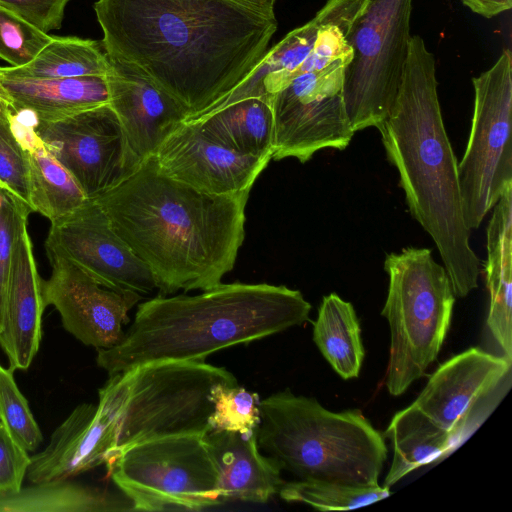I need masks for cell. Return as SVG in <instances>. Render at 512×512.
<instances>
[{"instance_id": "obj_3", "label": "cell", "mask_w": 512, "mask_h": 512, "mask_svg": "<svg viewBox=\"0 0 512 512\" xmlns=\"http://www.w3.org/2000/svg\"><path fill=\"white\" fill-rule=\"evenodd\" d=\"M437 86L433 54L419 35L411 36L395 101L377 129L410 214L433 239L455 296L463 298L478 287L481 261L464 222L458 161Z\"/></svg>"}, {"instance_id": "obj_16", "label": "cell", "mask_w": 512, "mask_h": 512, "mask_svg": "<svg viewBox=\"0 0 512 512\" xmlns=\"http://www.w3.org/2000/svg\"><path fill=\"white\" fill-rule=\"evenodd\" d=\"M153 156L167 176L213 195L250 192L271 160L232 150L193 121L179 125Z\"/></svg>"}, {"instance_id": "obj_12", "label": "cell", "mask_w": 512, "mask_h": 512, "mask_svg": "<svg viewBox=\"0 0 512 512\" xmlns=\"http://www.w3.org/2000/svg\"><path fill=\"white\" fill-rule=\"evenodd\" d=\"M34 131L88 199L118 186L141 164L109 104L58 119L36 118Z\"/></svg>"}, {"instance_id": "obj_33", "label": "cell", "mask_w": 512, "mask_h": 512, "mask_svg": "<svg viewBox=\"0 0 512 512\" xmlns=\"http://www.w3.org/2000/svg\"><path fill=\"white\" fill-rule=\"evenodd\" d=\"M52 36L0 5V58L11 67L31 62Z\"/></svg>"}, {"instance_id": "obj_17", "label": "cell", "mask_w": 512, "mask_h": 512, "mask_svg": "<svg viewBox=\"0 0 512 512\" xmlns=\"http://www.w3.org/2000/svg\"><path fill=\"white\" fill-rule=\"evenodd\" d=\"M109 105L140 163L153 156L189 113L172 96L133 68L109 59Z\"/></svg>"}, {"instance_id": "obj_37", "label": "cell", "mask_w": 512, "mask_h": 512, "mask_svg": "<svg viewBox=\"0 0 512 512\" xmlns=\"http://www.w3.org/2000/svg\"><path fill=\"white\" fill-rule=\"evenodd\" d=\"M31 457L8 433L0 421V494L22 488Z\"/></svg>"}, {"instance_id": "obj_29", "label": "cell", "mask_w": 512, "mask_h": 512, "mask_svg": "<svg viewBox=\"0 0 512 512\" xmlns=\"http://www.w3.org/2000/svg\"><path fill=\"white\" fill-rule=\"evenodd\" d=\"M102 44L76 36H52L28 64L3 67L8 73L31 78L106 76L110 67Z\"/></svg>"}, {"instance_id": "obj_21", "label": "cell", "mask_w": 512, "mask_h": 512, "mask_svg": "<svg viewBox=\"0 0 512 512\" xmlns=\"http://www.w3.org/2000/svg\"><path fill=\"white\" fill-rule=\"evenodd\" d=\"M219 476L221 502L267 503L285 483L278 462L260 452L256 433L209 431L204 435Z\"/></svg>"}, {"instance_id": "obj_31", "label": "cell", "mask_w": 512, "mask_h": 512, "mask_svg": "<svg viewBox=\"0 0 512 512\" xmlns=\"http://www.w3.org/2000/svg\"><path fill=\"white\" fill-rule=\"evenodd\" d=\"M211 401L210 431H231L245 435L256 433L260 423V398L257 393L238 384H219L211 391Z\"/></svg>"}, {"instance_id": "obj_13", "label": "cell", "mask_w": 512, "mask_h": 512, "mask_svg": "<svg viewBox=\"0 0 512 512\" xmlns=\"http://www.w3.org/2000/svg\"><path fill=\"white\" fill-rule=\"evenodd\" d=\"M511 368L504 356L467 349L437 368L413 404L462 444L508 390Z\"/></svg>"}, {"instance_id": "obj_40", "label": "cell", "mask_w": 512, "mask_h": 512, "mask_svg": "<svg viewBox=\"0 0 512 512\" xmlns=\"http://www.w3.org/2000/svg\"><path fill=\"white\" fill-rule=\"evenodd\" d=\"M12 99L0 81V122H9L17 114Z\"/></svg>"}, {"instance_id": "obj_23", "label": "cell", "mask_w": 512, "mask_h": 512, "mask_svg": "<svg viewBox=\"0 0 512 512\" xmlns=\"http://www.w3.org/2000/svg\"><path fill=\"white\" fill-rule=\"evenodd\" d=\"M492 209L484 263L490 296L486 323L502 356L512 361V187Z\"/></svg>"}, {"instance_id": "obj_7", "label": "cell", "mask_w": 512, "mask_h": 512, "mask_svg": "<svg viewBox=\"0 0 512 512\" xmlns=\"http://www.w3.org/2000/svg\"><path fill=\"white\" fill-rule=\"evenodd\" d=\"M389 284L381 315L390 327L386 386L403 394L432 364L448 333L455 294L429 248L405 247L384 261Z\"/></svg>"}, {"instance_id": "obj_27", "label": "cell", "mask_w": 512, "mask_h": 512, "mask_svg": "<svg viewBox=\"0 0 512 512\" xmlns=\"http://www.w3.org/2000/svg\"><path fill=\"white\" fill-rule=\"evenodd\" d=\"M313 341L341 378L358 377L365 351L359 320L350 302L336 293L322 298L313 322Z\"/></svg>"}, {"instance_id": "obj_28", "label": "cell", "mask_w": 512, "mask_h": 512, "mask_svg": "<svg viewBox=\"0 0 512 512\" xmlns=\"http://www.w3.org/2000/svg\"><path fill=\"white\" fill-rule=\"evenodd\" d=\"M0 511L106 512L133 511L123 494L66 481L33 483L17 492L0 494Z\"/></svg>"}, {"instance_id": "obj_11", "label": "cell", "mask_w": 512, "mask_h": 512, "mask_svg": "<svg viewBox=\"0 0 512 512\" xmlns=\"http://www.w3.org/2000/svg\"><path fill=\"white\" fill-rule=\"evenodd\" d=\"M348 59H337L321 70L304 73L273 94L272 159L309 161L319 150H344L355 132L341 91Z\"/></svg>"}, {"instance_id": "obj_34", "label": "cell", "mask_w": 512, "mask_h": 512, "mask_svg": "<svg viewBox=\"0 0 512 512\" xmlns=\"http://www.w3.org/2000/svg\"><path fill=\"white\" fill-rule=\"evenodd\" d=\"M0 187L30 208L27 152L15 135L11 121L0 122Z\"/></svg>"}, {"instance_id": "obj_2", "label": "cell", "mask_w": 512, "mask_h": 512, "mask_svg": "<svg viewBox=\"0 0 512 512\" xmlns=\"http://www.w3.org/2000/svg\"><path fill=\"white\" fill-rule=\"evenodd\" d=\"M250 192L213 195L164 174L154 156L92 199L114 231L150 269L160 294L221 283L245 237Z\"/></svg>"}, {"instance_id": "obj_35", "label": "cell", "mask_w": 512, "mask_h": 512, "mask_svg": "<svg viewBox=\"0 0 512 512\" xmlns=\"http://www.w3.org/2000/svg\"><path fill=\"white\" fill-rule=\"evenodd\" d=\"M31 209L0 187V328L5 289L19 231Z\"/></svg>"}, {"instance_id": "obj_30", "label": "cell", "mask_w": 512, "mask_h": 512, "mask_svg": "<svg viewBox=\"0 0 512 512\" xmlns=\"http://www.w3.org/2000/svg\"><path fill=\"white\" fill-rule=\"evenodd\" d=\"M281 499L309 505L320 511L352 510L373 504L390 495L389 488L358 486L323 480H296L284 483Z\"/></svg>"}, {"instance_id": "obj_41", "label": "cell", "mask_w": 512, "mask_h": 512, "mask_svg": "<svg viewBox=\"0 0 512 512\" xmlns=\"http://www.w3.org/2000/svg\"><path fill=\"white\" fill-rule=\"evenodd\" d=\"M269 1H272V2H274V3H275V1H276V0H269Z\"/></svg>"}, {"instance_id": "obj_36", "label": "cell", "mask_w": 512, "mask_h": 512, "mask_svg": "<svg viewBox=\"0 0 512 512\" xmlns=\"http://www.w3.org/2000/svg\"><path fill=\"white\" fill-rule=\"evenodd\" d=\"M350 28L335 24L323 26L311 52L291 74L288 84L296 77L307 72L321 70L337 59L351 60L353 51L346 39Z\"/></svg>"}, {"instance_id": "obj_8", "label": "cell", "mask_w": 512, "mask_h": 512, "mask_svg": "<svg viewBox=\"0 0 512 512\" xmlns=\"http://www.w3.org/2000/svg\"><path fill=\"white\" fill-rule=\"evenodd\" d=\"M133 511H199L221 505L219 476L204 435L134 445L106 467Z\"/></svg>"}, {"instance_id": "obj_6", "label": "cell", "mask_w": 512, "mask_h": 512, "mask_svg": "<svg viewBox=\"0 0 512 512\" xmlns=\"http://www.w3.org/2000/svg\"><path fill=\"white\" fill-rule=\"evenodd\" d=\"M219 384L236 385L237 379L204 361L155 362L110 375L98 392V402L108 409L116 428L105 466L145 441L208 433L211 391Z\"/></svg>"}, {"instance_id": "obj_26", "label": "cell", "mask_w": 512, "mask_h": 512, "mask_svg": "<svg viewBox=\"0 0 512 512\" xmlns=\"http://www.w3.org/2000/svg\"><path fill=\"white\" fill-rule=\"evenodd\" d=\"M187 121L195 122L232 150L272 159L274 120L270 101L266 98H245Z\"/></svg>"}, {"instance_id": "obj_15", "label": "cell", "mask_w": 512, "mask_h": 512, "mask_svg": "<svg viewBox=\"0 0 512 512\" xmlns=\"http://www.w3.org/2000/svg\"><path fill=\"white\" fill-rule=\"evenodd\" d=\"M47 255L52 272L42 280L45 306H54L64 329L84 345L108 349L119 343L128 312L141 295L106 288L66 258Z\"/></svg>"}, {"instance_id": "obj_19", "label": "cell", "mask_w": 512, "mask_h": 512, "mask_svg": "<svg viewBox=\"0 0 512 512\" xmlns=\"http://www.w3.org/2000/svg\"><path fill=\"white\" fill-rule=\"evenodd\" d=\"M42 280L24 223L12 255L0 328V346L14 371L27 370L39 350L46 307Z\"/></svg>"}, {"instance_id": "obj_22", "label": "cell", "mask_w": 512, "mask_h": 512, "mask_svg": "<svg viewBox=\"0 0 512 512\" xmlns=\"http://www.w3.org/2000/svg\"><path fill=\"white\" fill-rule=\"evenodd\" d=\"M0 81L16 111H27L37 119H58L109 104L106 76L31 78L0 66Z\"/></svg>"}, {"instance_id": "obj_4", "label": "cell", "mask_w": 512, "mask_h": 512, "mask_svg": "<svg viewBox=\"0 0 512 512\" xmlns=\"http://www.w3.org/2000/svg\"><path fill=\"white\" fill-rule=\"evenodd\" d=\"M311 304L299 290L267 283H220L197 295H159L138 305L115 346L96 362L109 376L165 361H203L309 320Z\"/></svg>"}, {"instance_id": "obj_18", "label": "cell", "mask_w": 512, "mask_h": 512, "mask_svg": "<svg viewBox=\"0 0 512 512\" xmlns=\"http://www.w3.org/2000/svg\"><path fill=\"white\" fill-rule=\"evenodd\" d=\"M112 415L100 402L78 405L56 428L46 448L31 457L32 483L66 481L106 464L115 446Z\"/></svg>"}, {"instance_id": "obj_9", "label": "cell", "mask_w": 512, "mask_h": 512, "mask_svg": "<svg viewBox=\"0 0 512 512\" xmlns=\"http://www.w3.org/2000/svg\"><path fill=\"white\" fill-rule=\"evenodd\" d=\"M412 0H367L346 39L352 59L342 99L354 132L378 128L395 101L407 60Z\"/></svg>"}, {"instance_id": "obj_1", "label": "cell", "mask_w": 512, "mask_h": 512, "mask_svg": "<svg viewBox=\"0 0 512 512\" xmlns=\"http://www.w3.org/2000/svg\"><path fill=\"white\" fill-rule=\"evenodd\" d=\"M94 11L107 57L172 96L187 120L252 72L277 29L269 0H97Z\"/></svg>"}, {"instance_id": "obj_25", "label": "cell", "mask_w": 512, "mask_h": 512, "mask_svg": "<svg viewBox=\"0 0 512 512\" xmlns=\"http://www.w3.org/2000/svg\"><path fill=\"white\" fill-rule=\"evenodd\" d=\"M384 436L393 448L384 482L387 488L413 470L441 461L461 445L453 430L438 425L413 403L393 416Z\"/></svg>"}, {"instance_id": "obj_39", "label": "cell", "mask_w": 512, "mask_h": 512, "mask_svg": "<svg viewBox=\"0 0 512 512\" xmlns=\"http://www.w3.org/2000/svg\"><path fill=\"white\" fill-rule=\"evenodd\" d=\"M463 4L473 12L491 18L512 7V0H462Z\"/></svg>"}, {"instance_id": "obj_20", "label": "cell", "mask_w": 512, "mask_h": 512, "mask_svg": "<svg viewBox=\"0 0 512 512\" xmlns=\"http://www.w3.org/2000/svg\"><path fill=\"white\" fill-rule=\"evenodd\" d=\"M366 2L327 0L309 22L292 30L272 49L267 50L258 65L232 92L200 116L249 97L269 100L288 84L291 74L309 55L320 29L328 24L351 27Z\"/></svg>"}, {"instance_id": "obj_24", "label": "cell", "mask_w": 512, "mask_h": 512, "mask_svg": "<svg viewBox=\"0 0 512 512\" xmlns=\"http://www.w3.org/2000/svg\"><path fill=\"white\" fill-rule=\"evenodd\" d=\"M12 129L27 152L29 163L30 208L50 222L66 216L89 199L75 178L47 150L34 131V124L14 116Z\"/></svg>"}, {"instance_id": "obj_38", "label": "cell", "mask_w": 512, "mask_h": 512, "mask_svg": "<svg viewBox=\"0 0 512 512\" xmlns=\"http://www.w3.org/2000/svg\"><path fill=\"white\" fill-rule=\"evenodd\" d=\"M71 0H0V5L48 33L62 26Z\"/></svg>"}, {"instance_id": "obj_10", "label": "cell", "mask_w": 512, "mask_h": 512, "mask_svg": "<svg viewBox=\"0 0 512 512\" xmlns=\"http://www.w3.org/2000/svg\"><path fill=\"white\" fill-rule=\"evenodd\" d=\"M474 108L458 177L466 227L477 229L512 187V55L472 79Z\"/></svg>"}, {"instance_id": "obj_5", "label": "cell", "mask_w": 512, "mask_h": 512, "mask_svg": "<svg viewBox=\"0 0 512 512\" xmlns=\"http://www.w3.org/2000/svg\"><path fill=\"white\" fill-rule=\"evenodd\" d=\"M257 443L298 480L374 486L387 458L384 437L359 410L332 412L289 389L260 400Z\"/></svg>"}, {"instance_id": "obj_32", "label": "cell", "mask_w": 512, "mask_h": 512, "mask_svg": "<svg viewBox=\"0 0 512 512\" xmlns=\"http://www.w3.org/2000/svg\"><path fill=\"white\" fill-rule=\"evenodd\" d=\"M13 373L12 368L0 364V421L11 437L31 452L38 448L43 436Z\"/></svg>"}, {"instance_id": "obj_14", "label": "cell", "mask_w": 512, "mask_h": 512, "mask_svg": "<svg viewBox=\"0 0 512 512\" xmlns=\"http://www.w3.org/2000/svg\"><path fill=\"white\" fill-rule=\"evenodd\" d=\"M45 247L106 288L139 294L156 288L148 266L114 231L104 210L92 199L51 222Z\"/></svg>"}]
</instances>
